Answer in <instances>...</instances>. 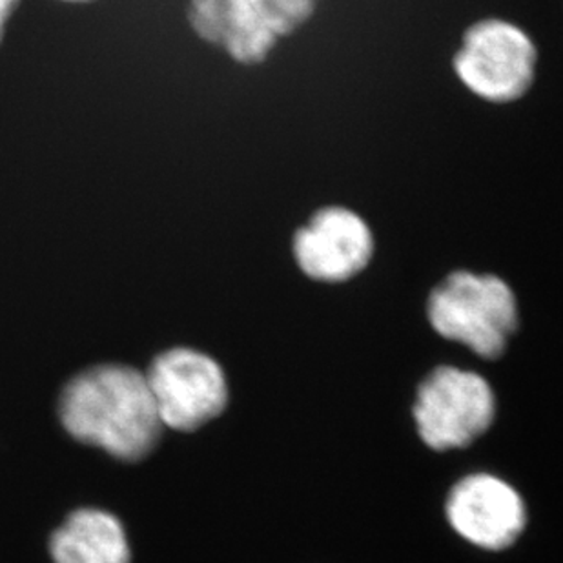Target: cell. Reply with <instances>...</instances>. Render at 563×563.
Returning a JSON list of instances; mask_svg holds the SVG:
<instances>
[{
    "label": "cell",
    "instance_id": "cell-1",
    "mask_svg": "<svg viewBox=\"0 0 563 563\" xmlns=\"http://www.w3.org/2000/svg\"><path fill=\"white\" fill-rule=\"evenodd\" d=\"M59 410L71 437L130 462L146 456L165 427L146 376L123 365L79 374L64 388Z\"/></svg>",
    "mask_w": 563,
    "mask_h": 563
},
{
    "label": "cell",
    "instance_id": "cell-2",
    "mask_svg": "<svg viewBox=\"0 0 563 563\" xmlns=\"http://www.w3.org/2000/svg\"><path fill=\"white\" fill-rule=\"evenodd\" d=\"M427 318L441 338L467 346L485 360H496L518 330V301L501 277L452 272L432 290Z\"/></svg>",
    "mask_w": 563,
    "mask_h": 563
},
{
    "label": "cell",
    "instance_id": "cell-3",
    "mask_svg": "<svg viewBox=\"0 0 563 563\" xmlns=\"http://www.w3.org/2000/svg\"><path fill=\"white\" fill-rule=\"evenodd\" d=\"M318 0H191L188 22L240 64H260L277 41L298 32Z\"/></svg>",
    "mask_w": 563,
    "mask_h": 563
},
{
    "label": "cell",
    "instance_id": "cell-4",
    "mask_svg": "<svg viewBox=\"0 0 563 563\" xmlns=\"http://www.w3.org/2000/svg\"><path fill=\"white\" fill-rule=\"evenodd\" d=\"M537 63V46L521 27L487 19L468 27L452 64L474 96L490 102H512L531 90Z\"/></svg>",
    "mask_w": 563,
    "mask_h": 563
},
{
    "label": "cell",
    "instance_id": "cell-5",
    "mask_svg": "<svg viewBox=\"0 0 563 563\" xmlns=\"http://www.w3.org/2000/svg\"><path fill=\"white\" fill-rule=\"evenodd\" d=\"M412 412L427 446L434 451L462 449L493 426L495 393L479 374L438 367L418 388Z\"/></svg>",
    "mask_w": 563,
    "mask_h": 563
},
{
    "label": "cell",
    "instance_id": "cell-6",
    "mask_svg": "<svg viewBox=\"0 0 563 563\" xmlns=\"http://www.w3.org/2000/svg\"><path fill=\"white\" fill-rule=\"evenodd\" d=\"M144 376L163 426L176 431H196L221 415L229 401L223 368L191 349L161 354Z\"/></svg>",
    "mask_w": 563,
    "mask_h": 563
},
{
    "label": "cell",
    "instance_id": "cell-7",
    "mask_svg": "<svg viewBox=\"0 0 563 563\" xmlns=\"http://www.w3.org/2000/svg\"><path fill=\"white\" fill-rule=\"evenodd\" d=\"M292 252L301 272L313 282H349L373 261V230L349 208H321L294 235Z\"/></svg>",
    "mask_w": 563,
    "mask_h": 563
},
{
    "label": "cell",
    "instance_id": "cell-8",
    "mask_svg": "<svg viewBox=\"0 0 563 563\" xmlns=\"http://www.w3.org/2000/svg\"><path fill=\"white\" fill-rule=\"evenodd\" d=\"M446 520L468 543L485 551H504L526 529L527 510L520 493L493 474H471L452 487Z\"/></svg>",
    "mask_w": 563,
    "mask_h": 563
},
{
    "label": "cell",
    "instance_id": "cell-9",
    "mask_svg": "<svg viewBox=\"0 0 563 563\" xmlns=\"http://www.w3.org/2000/svg\"><path fill=\"white\" fill-rule=\"evenodd\" d=\"M55 563H130L126 534L118 518L80 509L52 538Z\"/></svg>",
    "mask_w": 563,
    "mask_h": 563
},
{
    "label": "cell",
    "instance_id": "cell-10",
    "mask_svg": "<svg viewBox=\"0 0 563 563\" xmlns=\"http://www.w3.org/2000/svg\"><path fill=\"white\" fill-rule=\"evenodd\" d=\"M21 0H0V43L4 37L5 24L10 21L11 15L15 13L16 5Z\"/></svg>",
    "mask_w": 563,
    "mask_h": 563
},
{
    "label": "cell",
    "instance_id": "cell-11",
    "mask_svg": "<svg viewBox=\"0 0 563 563\" xmlns=\"http://www.w3.org/2000/svg\"><path fill=\"white\" fill-rule=\"evenodd\" d=\"M63 2H77V4H82V2H91V0H63Z\"/></svg>",
    "mask_w": 563,
    "mask_h": 563
}]
</instances>
